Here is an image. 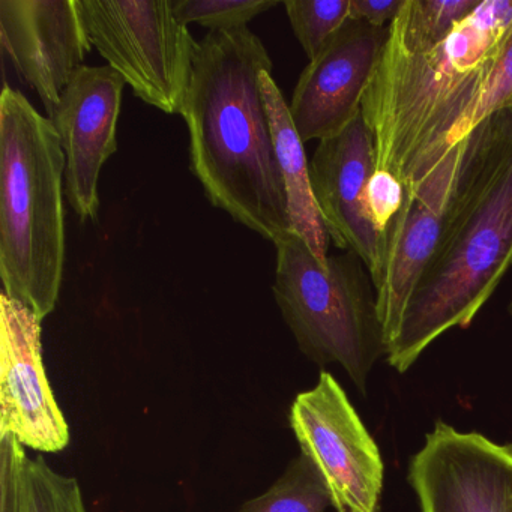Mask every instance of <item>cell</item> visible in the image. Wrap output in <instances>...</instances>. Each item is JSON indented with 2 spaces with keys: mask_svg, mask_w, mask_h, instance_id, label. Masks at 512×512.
Wrapping results in <instances>:
<instances>
[{
  "mask_svg": "<svg viewBox=\"0 0 512 512\" xmlns=\"http://www.w3.org/2000/svg\"><path fill=\"white\" fill-rule=\"evenodd\" d=\"M0 512H88L74 476L32 458L13 436L0 437Z\"/></svg>",
  "mask_w": 512,
  "mask_h": 512,
  "instance_id": "2e32d148",
  "label": "cell"
},
{
  "mask_svg": "<svg viewBox=\"0 0 512 512\" xmlns=\"http://www.w3.org/2000/svg\"><path fill=\"white\" fill-rule=\"evenodd\" d=\"M508 311H509V314H511V317H512V295H511V299H509Z\"/></svg>",
  "mask_w": 512,
  "mask_h": 512,
  "instance_id": "cb8c5ba5",
  "label": "cell"
},
{
  "mask_svg": "<svg viewBox=\"0 0 512 512\" xmlns=\"http://www.w3.org/2000/svg\"><path fill=\"white\" fill-rule=\"evenodd\" d=\"M482 0H404L389 26V46L406 53L430 52L466 22Z\"/></svg>",
  "mask_w": 512,
  "mask_h": 512,
  "instance_id": "e0dca14e",
  "label": "cell"
},
{
  "mask_svg": "<svg viewBox=\"0 0 512 512\" xmlns=\"http://www.w3.org/2000/svg\"><path fill=\"white\" fill-rule=\"evenodd\" d=\"M512 266V112L464 139L439 244L422 274L386 361L406 373L434 340L469 328Z\"/></svg>",
  "mask_w": 512,
  "mask_h": 512,
  "instance_id": "7a4b0ae2",
  "label": "cell"
},
{
  "mask_svg": "<svg viewBox=\"0 0 512 512\" xmlns=\"http://www.w3.org/2000/svg\"><path fill=\"white\" fill-rule=\"evenodd\" d=\"M409 482L421 512H512V445L436 422Z\"/></svg>",
  "mask_w": 512,
  "mask_h": 512,
  "instance_id": "ba28073f",
  "label": "cell"
},
{
  "mask_svg": "<svg viewBox=\"0 0 512 512\" xmlns=\"http://www.w3.org/2000/svg\"><path fill=\"white\" fill-rule=\"evenodd\" d=\"M329 506L331 494L322 475L301 452L271 488L245 502L241 512H326Z\"/></svg>",
  "mask_w": 512,
  "mask_h": 512,
  "instance_id": "ac0fdd59",
  "label": "cell"
},
{
  "mask_svg": "<svg viewBox=\"0 0 512 512\" xmlns=\"http://www.w3.org/2000/svg\"><path fill=\"white\" fill-rule=\"evenodd\" d=\"M406 190L391 173L377 169L368 182L367 202L374 226L385 233L403 206Z\"/></svg>",
  "mask_w": 512,
  "mask_h": 512,
  "instance_id": "7402d4cb",
  "label": "cell"
},
{
  "mask_svg": "<svg viewBox=\"0 0 512 512\" xmlns=\"http://www.w3.org/2000/svg\"><path fill=\"white\" fill-rule=\"evenodd\" d=\"M377 170L376 148L362 112L337 136L320 140L310 161L314 199L335 247L353 251L376 278L385 233L368 211V182Z\"/></svg>",
  "mask_w": 512,
  "mask_h": 512,
  "instance_id": "4fadbf2b",
  "label": "cell"
},
{
  "mask_svg": "<svg viewBox=\"0 0 512 512\" xmlns=\"http://www.w3.org/2000/svg\"><path fill=\"white\" fill-rule=\"evenodd\" d=\"M0 41L49 118L92 47L79 0H0Z\"/></svg>",
  "mask_w": 512,
  "mask_h": 512,
  "instance_id": "5bb4252c",
  "label": "cell"
},
{
  "mask_svg": "<svg viewBox=\"0 0 512 512\" xmlns=\"http://www.w3.org/2000/svg\"><path fill=\"white\" fill-rule=\"evenodd\" d=\"M284 8L310 61L350 19V0H286Z\"/></svg>",
  "mask_w": 512,
  "mask_h": 512,
  "instance_id": "d6986e66",
  "label": "cell"
},
{
  "mask_svg": "<svg viewBox=\"0 0 512 512\" xmlns=\"http://www.w3.org/2000/svg\"><path fill=\"white\" fill-rule=\"evenodd\" d=\"M127 83L109 65L77 71L49 121L67 157L65 197L82 223L98 218L101 169L118 151V121Z\"/></svg>",
  "mask_w": 512,
  "mask_h": 512,
  "instance_id": "7c38bea8",
  "label": "cell"
},
{
  "mask_svg": "<svg viewBox=\"0 0 512 512\" xmlns=\"http://www.w3.org/2000/svg\"><path fill=\"white\" fill-rule=\"evenodd\" d=\"M65 169L58 133L16 89L0 95V277L4 293L43 322L65 265Z\"/></svg>",
  "mask_w": 512,
  "mask_h": 512,
  "instance_id": "277c9868",
  "label": "cell"
},
{
  "mask_svg": "<svg viewBox=\"0 0 512 512\" xmlns=\"http://www.w3.org/2000/svg\"><path fill=\"white\" fill-rule=\"evenodd\" d=\"M271 71H263L259 82L283 178L290 227L292 232L304 239L314 257L326 265L331 238L314 199L310 163L305 155L304 142L293 124L289 104L272 79Z\"/></svg>",
  "mask_w": 512,
  "mask_h": 512,
  "instance_id": "9a60e30c",
  "label": "cell"
},
{
  "mask_svg": "<svg viewBox=\"0 0 512 512\" xmlns=\"http://www.w3.org/2000/svg\"><path fill=\"white\" fill-rule=\"evenodd\" d=\"M502 110L512 112V23L500 43L481 97L467 122L466 136L485 119Z\"/></svg>",
  "mask_w": 512,
  "mask_h": 512,
  "instance_id": "44dd1931",
  "label": "cell"
},
{
  "mask_svg": "<svg viewBox=\"0 0 512 512\" xmlns=\"http://www.w3.org/2000/svg\"><path fill=\"white\" fill-rule=\"evenodd\" d=\"M512 23V0H482L454 34L430 52L386 43L362 100L377 169L404 187L418 184L466 139L497 50Z\"/></svg>",
  "mask_w": 512,
  "mask_h": 512,
  "instance_id": "3957f363",
  "label": "cell"
},
{
  "mask_svg": "<svg viewBox=\"0 0 512 512\" xmlns=\"http://www.w3.org/2000/svg\"><path fill=\"white\" fill-rule=\"evenodd\" d=\"M92 47L139 100L181 115L199 43L173 14L172 0H79Z\"/></svg>",
  "mask_w": 512,
  "mask_h": 512,
  "instance_id": "8992f818",
  "label": "cell"
},
{
  "mask_svg": "<svg viewBox=\"0 0 512 512\" xmlns=\"http://www.w3.org/2000/svg\"><path fill=\"white\" fill-rule=\"evenodd\" d=\"M41 320L0 295V437L13 436L34 451H64L70 425L47 379Z\"/></svg>",
  "mask_w": 512,
  "mask_h": 512,
  "instance_id": "30bf717a",
  "label": "cell"
},
{
  "mask_svg": "<svg viewBox=\"0 0 512 512\" xmlns=\"http://www.w3.org/2000/svg\"><path fill=\"white\" fill-rule=\"evenodd\" d=\"M463 151L464 140L418 184L404 187L403 206L386 229L382 262L373 280L386 350L439 244Z\"/></svg>",
  "mask_w": 512,
  "mask_h": 512,
  "instance_id": "9c48e42d",
  "label": "cell"
},
{
  "mask_svg": "<svg viewBox=\"0 0 512 512\" xmlns=\"http://www.w3.org/2000/svg\"><path fill=\"white\" fill-rule=\"evenodd\" d=\"M272 70L250 28L209 32L200 41L182 118L190 169L214 208L277 244L290 227L259 77Z\"/></svg>",
  "mask_w": 512,
  "mask_h": 512,
  "instance_id": "6da1fadb",
  "label": "cell"
},
{
  "mask_svg": "<svg viewBox=\"0 0 512 512\" xmlns=\"http://www.w3.org/2000/svg\"><path fill=\"white\" fill-rule=\"evenodd\" d=\"M274 7V0H172L173 14L182 25L197 23L209 32L247 28L251 20Z\"/></svg>",
  "mask_w": 512,
  "mask_h": 512,
  "instance_id": "ffe728a7",
  "label": "cell"
},
{
  "mask_svg": "<svg viewBox=\"0 0 512 512\" xmlns=\"http://www.w3.org/2000/svg\"><path fill=\"white\" fill-rule=\"evenodd\" d=\"M388 38L389 28L349 19L305 67L289 104L302 142L337 136L355 121Z\"/></svg>",
  "mask_w": 512,
  "mask_h": 512,
  "instance_id": "8fae6325",
  "label": "cell"
},
{
  "mask_svg": "<svg viewBox=\"0 0 512 512\" xmlns=\"http://www.w3.org/2000/svg\"><path fill=\"white\" fill-rule=\"evenodd\" d=\"M302 454L319 470L337 512H380L382 455L340 383L323 370L290 407Z\"/></svg>",
  "mask_w": 512,
  "mask_h": 512,
  "instance_id": "52a82bcc",
  "label": "cell"
},
{
  "mask_svg": "<svg viewBox=\"0 0 512 512\" xmlns=\"http://www.w3.org/2000/svg\"><path fill=\"white\" fill-rule=\"evenodd\" d=\"M275 302L299 350L314 364H338L362 395L386 355L373 278L361 257L344 251L322 265L301 236L275 244Z\"/></svg>",
  "mask_w": 512,
  "mask_h": 512,
  "instance_id": "5b68a950",
  "label": "cell"
},
{
  "mask_svg": "<svg viewBox=\"0 0 512 512\" xmlns=\"http://www.w3.org/2000/svg\"><path fill=\"white\" fill-rule=\"evenodd\" d=\"M403 5L404 0H350V19L374 28H389Z\"/></svg>",
  "mask_w": 512,
  "mask_h": 512,
  "instance_id": "603a6c76",
  "label": "cell"
}]
</instances>
